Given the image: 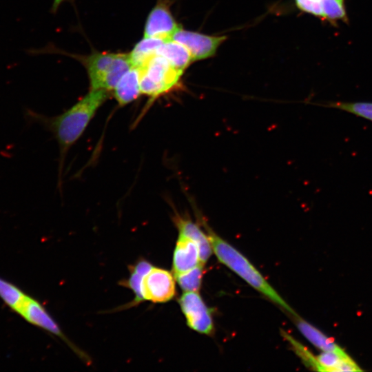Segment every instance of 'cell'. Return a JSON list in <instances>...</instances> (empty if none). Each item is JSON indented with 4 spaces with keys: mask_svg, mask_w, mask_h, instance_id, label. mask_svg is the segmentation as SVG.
<instances>
[{
    "mask_svg": "<svg viewBox=\"0 0 372 372\" xmlns=\"http://www.w3.org/2000/svg\"><path fill=\"white\" fill-rule=\"evenodd\" d=\"M107 96V91L105 90H91L66 112L56 117L46 118L25 109V118L30 121H39L51 130L63 153L83 134Z\"/></svg>",
    "mask_w": 372,
    "mask_h": 372,
    "instance_id": "6da1fadb",
    "label": "cell"
},
{
    "mask_svg": "<svg viewBox=\"0 0 372 372\" xmlns=\"http://www.w3.org/2000/svg\"><path fill=\"white\" fill-rule=\"evenodd\" d=\"M198 220L205 228L213 252L221 263L285 311L293 316L297 315L244 255L218 236L200 214L198 216Z\"/></svg>",
    "mask_w": 372,
    "mask_h": 372,
    "instance_id": "7a4b0ae2",
    "label": "cell"
},
{
    "mask_svg": "<svg viewBox=\"0 0 372 372\" xmlns=\"http://www.w3.org/2000/svg\"><path fill=\"white\" fill-rule=\"evenodd\" d=\"M137 69L141 93L152 99H156L174 90L178 85L183 73L157 54Z\"/></svg>",
    "mask_w": 372,
    "mask_h": 372,
    "instance_id": "3957f363",
    "label": "cell"
},
{
    "mask_svg": "<svg viewBox=\"0 0 372 372\" xmlns=\"http://www.w3.org/2000/svg\"><path fill=\"white\" fill-rule=\"evenodd\" d=\"M179 304L189 328L206 335L213 333L211 312L198 291H185L179 299Z\"/></svg>",
    "mask_w": 372,
    "mask_h": 372,
    "instance_id": "277c9868",
    "label": "cell"
},
{
    "mask_svg": "<svg viewBox=\"0 0 372 372\" xmlns=\"http://www.w3.org/2000/svg\"><path fill=\"white\" fill-rule=\"evenodd\" d=\"M142 291L144 300L154 303L168 302L176 294L174 276L165 269L152 267L143 278Z\"/></svg>",
    "mask_w": 372,
    "mask_h": 372,
    "instance_id": "5b68a950",
    "label": "cell"
},
{
    "mask_svg": "<svg viewBox=\"0 0 372 372\" xmlns=\"http://www.w3.org/2000/svg\"><path fill=\"white\" fill-rule=\"evenodd\" d=\"M226 38L225 36H209L179 28L173 34L172 40L183 45L194 61L212 56Z\"/></svg>",
    "mask_w": 372,
    "mask_h": 372,
    "instance_id": "8992f818",
    "label": "cell"
},
{
    "mask_svg": "<svg viewBox=\"0 0 372 372\" xmlns=\"http://www.w3.org/2000/svg\"><path fill=\"white\" fill-rule=\"evenodd\" d=\"M12 311L27 322L67 341L59 327L44 307L38 300L27 293L23 296Z\"/></svg>",
    "mask_w": 372,
    "mask_h": 372,
    "instance_id": "52a82bcc",
    "label": "cell"
},
{
    "mask_svg": "<svg viewBox=\"0 0 372 372\" xmlns=\"http://www.w3.org/2000/svg\"><path fill=\"white\" fill-rule=\"evenodd\" d=\"M179 28L180 26L174 20L169 8L161 3L156 5L149 14L144 37L170 40Z\"/></svg>",
    "mask_w": 372,
    "mask_h": 372,
    "instance_id": "ba28073f",
    "label": "cell"
},
{
    "mask_svg": "<svg viewBox=\"0 0 372 372\" xmlns=\"http://www.w3.org/2000/svg\"><path fill=\"white\" fill-rule=\"evenodd\" d=\"M200 263L199 249L196 243L187 237L178 235L173 255L174 275L190 270Z\"/></svg>",
    "mask_w": 372,
    "mask_h": 372,
    "instance_id": "9c48e42d",
    "label": "cell"
},
{
    "mask_svg": "<svg viewBox=\"0 0 372 372\" xmlns=\"http://www.w3.org/2000/svg\"><path fill=\"white\" fill-rule=\"evenodd\" d=\"M174 221L178 229L179 235L187 237L196 243L199 249L200 262L205 265L213 252L207 234L197 223L189 218L176 214L174 217Z\"/></svg>",
    "mask_w": 372,
    "mask_h": 372,
    "instance_id": "30bf717a",
    "label": "cell"
},
{
    "mask_svg": "<svg viewBox=\"0 0 372 372\" xmlns=\"http://www.w3.org/2000/svg\"><path fill=\"white\" fill-rule=\"evenodd\" d=\"M302 10L329 21L346 18L344 0H296Z\"/></svg>",
    "mask_w": 372,
    "mask_h": 372,
    "instance_id": "8fae6325",
    "label": "cell"
},
{
    "mask_svg": "<svg viewBox=\"0 0 372 372\" xmlns=\"http://www.w3.org/2000/svg\"><path fill=\"white\" fill-rule=\"evenodd\" d=\"M117 53L96 52L86 59L85 65L91 90L103 89V85Z\"/></svg>",
    "mask_w": 372,
    "mask_h": 372,
    "instance_id": "7c38bea8",
    "label": "cell"
},
{
    "mask_svg": "<svg viewBox=\"0 0 372 372\" xmlns=\"http://www.w3.org/2000/svg\"><path fill=\"white\" fill-rule=\"evenodd\" d=\"M316 360L318 371L350 372L362 371L344 350L322 351L316 356Z\"/></svg>",
    "mask_w": 372,
    "mask_h": 372,
    "instance_id": "4fadbf2b",
    "label": "cell"
},
{
    "mask_svg": "<svg viewBox=\"0 0 372 372\" xmlns=\"http://www.w3.org/2000/svg\"><path fill=\"white\" fill-rule=\"evenodd\" d=\"M140 93L138 70L132 67L114 88V95L118 103L124 106L136 99Z\"/></svg>",
    "mask_w": 372,
    "mask_h": 372,
    "instance_id": "5bb4252c",
    "label": "cell"
},
{
    "mask_svg": "<svg viewBox=\"0 0 372 372\" xmlns=\"http://www.w3.org/2000/svg\"><path fill=\"white\" fill-rule=\"evenodd\" d=\"M298 329L316 347L322 351L344 350L334 340L298 315L293 316Z\"/></svg>",
    "mask_w": 372,
    "mask_h": 372,
    "instance_id": "9a60e30c",
    "label": "cell"
},
{
    "mask_svg": "<svg viewBox=\"0 0 372 372\" xmlns=\"http://www.w3.org/2000/svg\"><path fill=\"white\" fill-rule=\"evenodd\" d=\"M156 54L165 58L176 69L183 72L193 61L188 50L172 39L165 41Z\"/></svg>",
    "mask_w": 372,
    "mask_h": 372,
    "instance_id": "2e32d148",
    "label": "cell"
},
{
    "mask_svg": "<svg viewBox=\"0 0 372 372\" xmlns=\"http://www.w3.org/2000/svg\"><path fill=\"white\" fill-rule=\"evenodd\" d=\"M165 40L144 37L134 46L129 54L132 67L139 68L151 57L156 54L157 50Z\"/></svg>",
    "mask_w": 372,
    "mask_h": 372,
    "instance_id": "e0dca14e",
    "label": "cell"
},
{
    "mask_svg": "<svg viewBox=\"0 0 372 372\" xmlns=\"http://www.w3.org/2000/svg\"><path fill=\"white\" fill-rule=\"evenodd\" d=\"M152 267L149 262L141 260L130 269V278L125 285L134 292L136 302H140L144 300L142 291L143 280Z\"/></svg>",
    "mask_w": 372,
    "mask_h": 372,
    "instance_id": "ac0fdd59",
    "label": "cell"
},
{
    "mask_svg": "<svg viewBox=\"0 0 372 372\" xmlns=\"http://www.w3.org/2000/svg\"><path fill=\"white\" fill-rule=\"evenodd\" d=\"M204 265L200 263L194 268L176 275L180 287L185 291H198L202 284Z\"/></svg>",
    "mask_w": 372,
    "mask_h": 372,
    "instance_id": "d6986e66",
    "label": "cell"
},
{
    "mask_svg": "<svg viewBox=\"0 0 372 372\" xmlns=\"http://www.w3.org/2000/svg\"><path fill=\"white\" fill-rule=\"evenodd\" d=\"M322 105L339 109L372 121V103L332 101Z\"/></svg>",
    "mask_w": 372,
    "mask_h": 372,
    "instance_id": "ffe728a7",
    "label": "cell"
},
{
    "mask_svg": "<svg viewBox=\"0 0 372 372\" xmlns=\"http://www.w3.org/2000/svg\"><path fill=\"white\" fill-rule=\"evenodd\" d=\"M282 335L291 344L296 353L300 358L304 364L307 366H309L312 369L318 371V365L316 357H315L305 347L299 343L292 336L287 334L286 332L284 331Z\"/></svg>",
    "mask_w": 372,
    "mask_h": 372,
    "instance_id": "44dd1931",
    "label": "cell"
},
{
    "mask_svg": "<svg viewBox=\"0 0 372 372\" xmlns=\"http://www.w3.org/2000/svg\"><path fill=\"white\" fill-rule=\"evenodd\" d=\"M63 1L64 0H54L53 5H52V10L55 11Z\"/></svg>",
    "mask_w": 372,
    "mask_h": 372,
    "instance_id": "7402d4cb",
    "label": "cell"
}]
</instances>
